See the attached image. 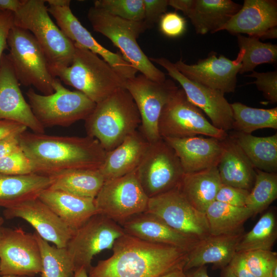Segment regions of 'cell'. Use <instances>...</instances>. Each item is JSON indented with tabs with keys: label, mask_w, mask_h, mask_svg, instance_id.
Listing matches in <instances>:
<instances>
[{
	"label": "cell",
	"mask_w": 277,
	"mask_h": 277,
	"mask_svg": "<svg viewBox=\"0 0 277 277\" xmlns=\"http://www.w3.org/2000/svg\"><path fill=\"white\" fill-rule=\"evenodd\" d=\"M205 214L210 235H233L243 233L245 223L253 216L247 207H235L214 201Z\"/></svg>",
	"instance_id": "33"
},
{
	"label": "cell",
	"mask_w": 277,
	"mask_h": 277,
	"mask_svg": "<svg viewBox=\"0 0 277 277\" xmlns=\"http://www.w3.org/2000/svg\"><path fill=\"white\" fill-rule=\"evenodd\" d=\"M14 26V13L0 10V63L5 50L8 49V36Z\"/></svg>",
	"instance_id": "46"
},
{
	"label": "cell",
	"mask_w": 277,
	"mask_h": 277,
	"mask_svg": "<svg viewBox=\"0 0 277 277\" xmlns=\"http://www.w3.org/2000/svg\"><path fill=\"white\" fill-rule=\"evenodd\" d=\"M149 143L137 129L116 147L106 152L99 168L105 181L124 176L136 169Z\"/></svg>",
	"instance_id": "25"
},
{
	"label": "cell",
	"mask_w": 277,
	"mask_h": 277,
	"mask_svg": "<svg viewBox=\"0 0 277 277\" xmlns=\"http://www.w3.org/2000/svg\"><path fill=\"white\" fill-rule=\"evenodd\" d=\"M144 7V23L147 29L159 22L166 13L169 6L168 0H143Z\"/></svg>",
	"instance_id": "45"
},
{
	"label": "cell",
	"mask_w": 277,
	"mask_h": 277,
	"mask_svg": "<svg viewBox=\"0 0 277 277\" xmlns=\"http://www.w3.org/2000/svg\"><path fill=\"white\" fill-rule=\"evenodd\" d=\"M162 138L174 150L185 173L217 166L223 152V140L212 137Z\"/></svg>",
	"instance_id": "22"
},
{
	"label": "cell",
	"mask_w": 277,
	"mask_h": 277,
	"mask_svg": "<svg viewBox=\"0 0 277 277\" xmlns=\"http://www.w3.org/2000/svg\"><path fill=\"white\" fill-rule=\"evenodd\" d=\"M125 233L117 223L96 213L75 230L66 247L75 270L84 268L88 272L93 256L111 249L115 241Z\"/></svg>",
	"instance_id": "13"
},
{
	"label": "cell",
	"mask_w": 277,
	"mask_h": 277,
	"mask_svg": "<svg viewBox=\"0 0 277 277\" xmlns=\"http://www.w3.org/2000/svg\"><path fill=\"white\" fill-rule=\"evenodd\" d=\"M51 177L48 188L92 199H95L105 182L99 169H73Z\"/></svg>",
	"instance_id": "32"
},
{
	"label": "cell",
	"mask_w": 277,
	"mask_h": 277,
	"mask_svg": "<svg viewBox=\"0 0 277 277\" xmlns=\"http://www.w3.org/2000/svg\"><path fill=\"white\" fill-rule=\"evenodd\" d=\"M85 121L87 135L96 139L106 152L137 130L141 122L132 97L123 87L96 104Z\"/></svg>",
	"instance_id": "3"
},
{
	"label": "cell",
	"mask_w": 277,
	"mask_h": 277,
	"mask_svg": "<svg viewBox=\"0 0 277 277\" xmlns=\"http://www.w3.org/2000/svg\"><path fill=\"white\" fill-rule=\"evenodd\" d=\"M3 214L7 219H24L42 239L58 248H66L74 232L38 197L5 208Z\"/></svg>",
	"instance_id": "20"
},
{
	"label": "cell",
	"mask_w": 277,
	"mask_h": 277,
	"mask_svg": "<svg viewBox=\"0 0 277 277\" xmlns=\"http://www.w3.org/2000/svg\"><path fill=\"white\" fill-rule=\"evenodd\" d=\"M277 239L275 213L269 210L261 216L253 227L243 234L236 248V252L272 250Z\"/></svg>",
	"instance_id": "35"
},
{
	"label": "cell",
	"mask_w": 277,
	"mask_h": 277,
	"mask_svg": "<svg viewBox=\"0 0 277 277\" xmlns=\"http://www.w3.org/2000/svg\"><path fill=\"white\" fill-rule=\"evenodd\" d=\"M241 7L231 0H190L184 14L190 19L196 33L204 35L219 31Z\"/></svg>",
	"instance_id": "28"
},
{
	"label": "cell",
	"mask_w": 277,
	"mask_h": 277,
	"mask_svg": "<svg viewBox=\"0 0 277 277\" xmlns=\"http://www.w3.org/2000/svg\"><path fill=\"white\" fill-rule=\"evenodd\" d=\"M228 266L236 277H255L247 265L243 252H236Z\"/></svg>",
	"instance_id": "47"
},
{
	"label": "cell",
	"mask_w": 277,
	"mask_h": 277,
	"mask_svg": "<svg viewBox=\"0 0 277 277\" xmlns=\"http://www.w3.org/2000/svg\"><path fill=\"white\" fill-rule=\"evenodd\" d=\"M74 46L71 65L58 71L55 77L84 93L96 104L118 88H124L126 80L106 61L76 43Z\"/></svg>",
	"instance_id": "5"
},
{
	"label": "cell",
	"mask_w": 277,
	"mask_h": 277,
	"mask_svg": "<svg viewBox=\"0 0 277 277\" xmlns=\"http://www.w3.org/2000/svg\"><path fill=\"white\" fill-rule=\"evenodd\" d=\"M246 76L255 78L251 83L256 85L257 89L261 91L264 97L270 103L277 102V71L258 72L253 71Z\"/></svg>",
	"instance_id": "42"
},
{
	"label": "cell",
	"mask_w": 277,
	"mask_h": 277,
	"mask_svg": "<svg viewBox=\"0 0 277 277\" xmlns=\"http://www.w3.org/2000/svg\"><path fill=\"white\" fill-rule=\"evenodd\" d=\"M4 222V220L3 217L0 216V241L2 239L4 229V227H3V226Z\"/></svg>",
	"instance_id": "56"
},
{
	"label": "cell",
	"mask_w": 277,
	"mask_h": 277,
	"mask_svg": "<svg viewBox=\"0 0 277 277\" xmlns=\"http://www.w3.org/2000/svg\"><path fill=\"white\" fill-rule=\"evenodd\" d=\"M233 113L232 129L251 134L263 128L277 129V108H256L240 102L230 104Z\"/></svg>",
	"instance_id": "34"
},
{
	"label": "cell",
	"mask_w": 277,
	"mask_h": 277,
	"mask_svg": "<svg viewBox=\"0 0 277 277\" xmlns=\"http://www.w3.org/2000/svg\"><path fill=\"white\" fill-rule=\"evenodd\" d=\"M240 49L241 67L239 73L252 72L263 64H275L277 62V45L263 43L260 39L242 34L236 35Z\"/></svg>",
	"instance_id": "36"
},
{
	"label": "cell",
	"mask_w": 277,
	"mask_h": 277,
	"mask_svg": "<svg viewBox=\"0 0 277 277\" xmlns=\"http://www.w3.org/2000/svg\"><path fill=\"white\" fill-rule=\"evenodd\" d=\"M243 234L210 235L200 240L188 253L184 271L208 264H212L214 269L226 267L236 252V246Z\"/></svg>",
	"instance_id": "24"
},
{
	"label": "cell",
	"mask_w": 277,
	"mask_h": 277,
	"mask_svg": "<svg viewBox=\"0 0 277 277\" xmlns=\"http://www.w3.org/2000/svg\"><path fill=\"white\" fill-rule=\"evenodd\" d=\"M246 34L259 39L277 38V1L245 0L241 8L219 30Z\"/></svg>",
	"instance_id": "18"
},
{
	"label": "cell",
	"mask_w": 277,
	"mask_h": 277,
	"mask_svg": "<svg viewBox=\"0 0 277 277\" xmlns=\"http://www.w3.org/2000/svg\"><path fill=\"white\" fill-rule=\"evenodd\" d=\"M230 135L235 140L255 169L277 173V133L258 137L235 131Z\"/></svg>",
	"instance_id": "31"
},
{
	"label": "cell",
	"mask_w": 277,
	"mask_h": 277,
	"mask_svg": "<svg viewBox=\"0 0 277 277\" xmlns=\"http://www.w3.org/2000/svg\"><path fill=\"white\" fill-rule=\"evenodd\" d=\"M149 197L138 180L136 169L124 176L105 181L94 199L97 213L120 225L147 209Z\"/></svg>",
	"instance_id": "10"
},
{
	"label": "cell",
	"mask_w": 277,
	"mask_h": 277,
	"mask_svg": "<svg viewBox=\"0 0 277 277\" xmlns=\"http://www.w3.org/2000/svg\"><path fill=\"white\" fill-rule=\"evenodd\" d=\"M25 126L12 121L0 120V140L8 136L20 134L26 131Z\"/></svg>",
	"instance_id": "48"
},
{
	"label": "cell",
	"mask_w": 277,
	"mask_h": 277,
	"mask_svg": "<svg viewBox=\"0 0 277 277\" xmlns=\"http://www.w3.org/2000/svg\"><path fill=\"white\" fill-rule=\"evenodd\" d=\"M220 277H236L228 265L221 269Z\"/></svg>",
	"instance_id": "54"
},
{
	"label": "cell",
	"mask_w": 277,
	"mask_h": 277,
	"mask_svg": "<svg viewBox=\"0 0 277 277\" xmlns=\"http://www.w3.org/2000/svg\"><path fill=\"white\" fill-rule=\"evenodd\" d=\"M0 173L8 175L34 173L31 161L21 149L0 159Z\"/></svg>",
	"instance_id": "41"
},
{
	"label": "cell",
	"mask_w": 277,
	"mask_h": 277,
	"mask_svg": "<svg viewBox=\"0 0 277 277\" xmlns=\"http://www.w3.org/2000/svg\"><path fill=\"white\" fill-rule=\"evenodd\" d=\"M145 212L198 241L210 235L205 213L192 206L177 187L149 198Z\"/></svg>",
	"instance_id": "14"
},
{
	"label": "cell",
	"mask_w": 277,
	"mask_h": 277,
	"mask_svg": "<svg viewBox=\"0 0 277 277\" xmlns=\"http://www.w3.org/2000/svg\"><path fill=\"white\" fill-rule=\"evenodd\" d=\"M52 177L36 173L8 175L0 173V206L5 208L37 197L49 188Z\"/></svg>",
	"instance_id": "30"
},
{
	"label": "cell",
	"mask_w": 277,
	"mask_h": 277,
	"mask_svg": "<svg viewBox=\"0 0 277 277\" xmlns=\"http://www.w3.org/2000/svg\"><path fill=\"white\" fill-rule=\"evenodd\" d=\"M271 277H277V265L273 268L271 272Z\"/></svg>",
	"instance_id": "57"
},
{
	"label": "cell",
	"mask_w": 277,
	"mask_h": 277,
	"mask_svg": "<svg viewBox=\"0 0 277 277\" xmlns=\"http://www.w3.org/2000/svg\"><path fill=\"white\" fill-rule=\"evenodd\" d=\"M41 251L33 234L4 228L0 241V274L31 277L41 273Z\"/></svg>",
	"instance_id": "15"
},
{
	"label": "cell",
	"mask_w": 277,
	"mask_h": 277,
	"mask_svg": "<svg viewBox=\"0 0 277 277\" xmlns=\"http://www.w3.org/2000/svg\"><path fill=\"white\" fill-rule=\"evenodd\" d=\"M12 121L36 133H45V127L34 115L21 91L9 54H3L0 63V120Z\"/></svg>",
	"instance_id": "21"
},
{
	"label": "cell",
	"mask_w": 277,
	"mask_h": 277,
	"mask_svg": "<svg viewBox=\"0 0 277 277\" xmlns=\"http://www.w3.org/2000/svg\"><path fill=\"white\" fill-rule=\"evenodd\" d=\"M174 64L190 80L225 94L235 91L241 67V55L238 53L236 58L231 60L223 55L217 57L212 52L194 64H187L181 59Z\"/></svg>",
	"instance_id": "17"
},
{
	"label": "cell",
	"mask_w": 277,
	"mask_h": 277,
	"mask_svg": "<svg viewBox=\"0 0 277 277\" xmlns=\"http://www.w3.org/2000/svg\"><path fill=\"white\" fill-rule=\"evenodd\" d=\"M158 130L161 138H181L201 134L223 140L228 136L226 131L215 127L189 101L182 88H179L163 108Z\"/></svg>",
	"instance_id": "9"
},
{
	"label": "cell",
	"mask_w": 277,
	"mask_h": 277,
	"mask_svg": "<svg viewBox=\"0 0 277 277\" xmlns=\"http://www.w3.org/2000/svg\"><path fill=\"white\" fill-rule=\"evenodd\" d=\"M44 0H23L14 13V25L34 36L46 56L49 69L54 77L61 69L69 66L73 57L74 43L55 25Z\"/></svg>",
	"instance_id": "4"
},
{
	"label": "cell",
	"mask_w": 277,
	"mask_h": 277,
	"mask_svg": "<svg viewBox=\"0 0 277 277\" xmlns=\"http://www.w3.org/2000/svg\"><path fill=\"white\" fill-rule=\"evenodd\" d=\"M54 92L43 95L32 88L26 92L28 104L37 120L45 127H68L80 120H85L93 111L96 103L79 91L65 87L55 77Z\"/></svg>",
	"instance_id": "7"
},
{
	"label": "cell",
	"mask_w": 277,
	"mask_h": 277,
	"mask_svg": "<svg viewBox=\"0 0 277 277\" xmlns=\"http://www.w3.org/2000/svg\"><path fill=\"white\" fill-rule=\"evenodd\" d=\"M87 273L84 268H80L75 270L73 277H88Z\"/></svg>",
	"instance_id": "55"
},
{
	"label": "cell",
	"mask_w": 277,
	"mask_h": 277,
	"mask_svg": "<svg viewBox=\"0 0 277 277\" xmlns=\"http://www.w3.org/2000/svg\"><path fill=\"white\" fill-rule=\"evenodd\" d=\"M185 277H210L206 266L193 268L185 272Z\"/></svg>",
	"instance_id": "51"
},
{
	"label": "cell",
	"mask_w": 277,
	"mask_h": 277,
	"mask_svg": "<svg viewBox=\"0 0 277 277\" xmlns=\"http://www.w3.org/2000/svg\"><path fill=\"white\" fill-rule=\"evenodd\" d=\"M253 186L246 202L253 216L265 209L277 198V173H269L255 169Z\"/></svg>",
	"instance_id": "38"
},
{
	"label": "cell",
	"mask_w": 277,
	"mask_h": 277,
	"mask_svg": "<svg viewBox=\"0 0 277 277\" xmlns=\"http://www.w3.org/2000/svg\"><path fill=\"white\" fill-rule=\"evenodd\" d=\"M7 43L8 54L18 82L25 86H33L42 94L53 93L55 77L32 34L14 25L9 32Z\"/></svg>",
	"instance_id": "8"
},
{
	"label": "cell",
	"mask_w": 277,
	"mask_h": 277,
	"mask_svg": "<svg viewBox=\"0 0 277 277\" xmlns=\"http://www.w3.org/2000/svg\"><path fill=\"white\" fill-rule=\"evenodd\" d=\"M124 88L132 97L140 113L139 131L149 143L161 138L158 123L162 109L179 87L171 80L157 82L141 74L127 80Z\"/></svg>",
	"instance_id": "12"
},
{
	"label": "cell",
	"mask_w": 277,
	"mask_h": 277,
	"mask_svg": "<svg viewBox=\"0 0 277 277\" xmlns=\"http://www.w3.org/2000/svg\"><path fill=\"white\" fill-rule=\"evenodd\" d=\"M47 2L50 6L62 7L70 5V0H47Z\"/></svg>",
	"instance_id": "53"
},
{
	"label": "cell",
	"mask_w": 277,
	"mask_h": 277,
	"mask_svg": "<svg viewBox=\"0 0 277 277\" xmlns=\"http://www.w3.org/2000/svg\"><path fill=\"white\" fill-rule=\"evenodd\" d=\"M87 16L93 30L108 38L137 72L155 82L166 80L165 74L155 66L137 42L139 35L147 29L143 21L124 19L94 6L89 9Z\"/></svg>",
	"instance_id": "6"
},
{
	"label": "cell",
	"mask_w": 277,
	"mask_h": 277,
	"mask_svg": "<svg viewBox=\"0 0 277 277\" xmlns=\"http://www.w3.org/2000/svg\"><path fill=\"white\" fill-rule=\"evenodd\" d=\"M250 271L255 277H271L277 265V253L272 250H254L243 252Z\"/></svg>",
	"instance_id": "40"
},
{
	"label": "cell",
	"mask_w": 277,
	"mask_h": 277,
	"mask_svg": "<svg viewBox=\"0 0 277 277\" xmlns=\"http://www.w3.org/2000/svg\"><path fill=\"white\" fill-rule=\"evenodd\" d=\"M38 198L74 231L97 213L94 199L81 197L48 188L44 190Z\"/></svg>",
	"instance_id": "26"
},
{
	"label": "cell",
	"mask_w": 277,
	"mask_h": 277,
	"mask_svg": "<svg viewBox=\"0 0 277 277\" xmlns=\"http://www.w3.org/2000/svg\"><path fill=\"white\" fill-rule=\"evenodd\" d=\"M223 150L217 166L222 184L250 191L255 169L235 140L228 134L223 140Z\"/></svg>",
	"instance_id": "27"
},
{
	"label": "cell",
	"mask_w": 277,
	"mask_h": 277,
	"mask_svg": "<svg viewBox=\"0 0 277 277\" xmlns=\"http://www.w3.org/2000/svg\"><path fill=\"white\" fill-rule=\"evenodd\" d=\"M22 3L23 0H0V10L15 13L19 9Z\"/></svg>",
	"instance_id": "50"
},
{
	"label": "cell",
	"mask_w": 277,
	"mask_h": 277,
	"mask_svg": "<svg viewBox=\"0 0 277 277\" xmlns=\"http://www.w3.org/2000/svg\"><path fill=\"white\" fill-rule=\"evenodd\" d=\"M121 225L128 234L151 243L173 246L187 252L200 241L175 230L146 212L133 216Z\"/></svg>",
	"instance_id": "23"
},
{
	"label": "cell",
	"mask_w": 277,
	"mask_h": 277,
	"mask_svg": "<svg viewBox=\"0 0 277 277\" xmlns=\"http://www.w3.org/2000/svg\"><path fill=\"white\" fill-rule=\"evenodd\" d=\"M47 10L55 18L57 26L73 42L101 56L126 80L136 76L137 71L122 55L109 51L95 40L73 14L70 5L62 7L49 6Z\"/></svg>",
	"instance_id": "19"
},
{
	"label": "cell",
	"mask_w": 277,
	"mask_h": 277,
	"mask_svg": "<svg viewBox=\"0 0 277 277\" xmlns=\"http://www.w3.org/2000/svg\"><path fill=\"white\" fill-rule=\"evenodd\" d=\"M0 277H29V276H17V275H1Z\"/></svg>",
	"instance_id": "58"
},
{
	"label": "cell",
	"mask_w": 277,
	"mask_h": 277,
	"mask_svg": "<svg viewBox=\"0 0 277 277\" xmlns=\"http://www.w3.org/2000/svg\"><path fill=\"white\" fill-rule=\"evenodd\" d=\"M249 191L222 184L215 196V201L235 207H246Z\"/></svg>",
	"instance_id": "44"
},
{
	"label": "cell",
	"mask_w": 277,
	"mask_h": 277,
	"mask_svg": "<svg viewBox=\"0 0 277 277\" xmlns=\"http://www.w3.org/2000/svg\"><path fill=\"white\" fill-rule=\"evenodd\" d=\"M112 249L109 258L90 267L88 277H156L183 269L188 253L126 233L115 241Z\"/></svg>",
	"instance_id": "2"
},
{
	"label": "cell",
	"mask_w": 277,
	"mask_h": 277,
	"mask_svg": "<svg viewBox=\"0 0 277 277\" xmlns=\"http://www.w3.org/2000/svg\"><path fill=\"white\" fill-rule=\"evenodd\" d=\"M222 184L217 166L185 173L177 188L195 209L205 213Z\"/></svg>",
	"instance_id": "29"
},
{
	"label": "cell",
	"mask_w": 277,
	"mask_h": 277,
	"mask_svg": "<svg viewBox=\"0 0 277 277\" xmlns=\"http://www.w3.org/2000/svg\"><path fill=\"white\" fill-rule=\"evenodd\" d=\"M19 135H11L0 140V159L21 149L18 139Z\"/></svg>",
	"instance_id": "49"
},
{
	"label": "cell",
	"mask_w": 277,
	"mask_h": 277,
	"mask_svg": "<svg viewBox=\"0 0 277 277\" xmlns=\"http://www.w3.org/2000/svg\"><path fill=\"white\" fill-rule=\"evenodd\" d=\"M93 6L128 21L141 22L144 18L143 0H96Z\"/></svg>",
	"instance_id": "39"
},
{
	"label": "cell",
	"mask_w": 277,
	"mask_h": 277,
	"mask_svg": "<svg viewBox=\"0 0 277 277\" xmlns=\"http://www.w3.org/2000/svg\"><path fill=\"white\" fill-rule=\"evenodd\" d=\"M18 139L33 173L50 177L73 169H99L106 153L96 139L88 135L57 136L25 131Z\"/></svg>",
	"instance_id": "1"
},
{
	"label": "cell",
	"mask_w": 277,
	"mask_h": 277,
	"mask_svg": "<svg viewBox=\"0 0 277 277\" xmlns=\"http://www.w3.org/2000/svg\"><path fill=\"white\" fill-rule=\"evenodd\" d=\"M159 22L161 32L169 37H179L186 30V19L175 12H166Z\"/></svg>",
	"instance_id": "43"
},
{
	"label": "cell",
	"mask_w": 277,
	"mask_h": 277,
	"mask_svg": "<svg viewBox=\"0 0 277 277\" xmlns=\"http://www.w3.org/2000/svg\"><path fill=\"white\" fill-rule=\"evenodd\" d=\"M149 59L165 69L170 76L180 84L189 101L207 115L215 127L226 132L232 129V108L223 93L187 78L174 63L165 57Z\"/></svg>",
	"instance_id": "16"
},
{
	"label": "cell",
	"mask_w": 277,
	"mask_h": 277,
	"mask_svg": "<svg viewBox=\"0 0 277 277\" xmlns=\"http://www.w3.org/2000/svg\"><path fill=\"white\" fill-rule=\"evenodd\" d=\"M156 277H185V272L183 269H176L161 274Z\"/></svg>",
	"instance_id": "52"
},
{
	"label": "cell",
	"mask_w": 277,
	"mask_h": 277,
	"mask_svg": "<svg viewBox=\"0 0 277 277\" xmlns=\"http://www.w3.org/2000/svg\"><path fill=\"white\" fill-rule=\"evenodd\" d=\"M136 173L149 198L177 187L185 174L174 150L162 138L149 143Z\"/></svg>",
	"instance_id": "11"
},
{
	"label": "cell",
	"mask_w": 277,
	"mask_h": 277,
	"mask_svg": "<svg viewBox=\"0 0 277 277\" xmlns=\"http://www.w3.org/2000/svg\"><path fill=\"white\" fill-rule=\"evenodd\" d=\"M41 255V277H72L75 268L66 248L52 246L36 232L33 233Z\"/></svg>",
	"instance_id": "37"
}]
</instances>
